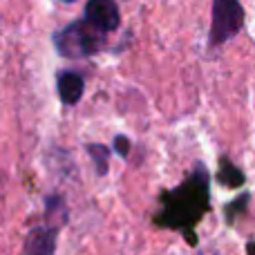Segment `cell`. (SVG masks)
I'll use <instances>...</instances> for the list:
<instances>
[{
    "mask_svg": "<svg viewBox=\"0 0 255 255\" xmlns=\"http://www.w3.org/2000/svg\"><path fill=\"white\" fill-rule=\"evenodd\" d=\"M208 211V172L202 163H195V170L177 188L161 195V211L154 217V224L163 229L179 231L190 244H195V226Z\"/></svg>",
    "mask_w": 255,
    "mask_h": 255,
    "instance_id": "cell-1",
    "label": "cell"
},
{
    "mask_svg": "<svg viewBox=\"0 0 255 255\" xmlns=\"http://www.w3.org/2000/svg\"><path fill=\"white\" fill-rule=\"evenodd\" d=\"M108 43V36L88 20H74L54 34V45L65 58H88L99 54Z\"/></svg>",
    "mask_w": 255,
    "mask_h": 255,
    "instance_id": "cell-2",
    "label": "cell"
},
{
    "mask_svg": "<svg viewBox=\"0 0 255 255\" xmlns=\"http://www.w3.org/2000/svg\"><path fill=\"white\" fill-rule=\"evenodd\" d=\"M244 25V7L240 0H213L211 45H222L238 36Z\"/></svg>",
    "mask_w": 255,
    "mask_h": 255,
    "instance_id": "cell-3",
    "label": "cell"
},
{
    "mask_svg": "<svg viewBox=\"0 0 255 255\" xmlns=\"http://www.w3.org/2000/svg\"><path fill=\"white\" fill-rule=\"evenodd\" d=\"M85 20L92 27H97L103 34H112L121 27L119 7L115 0H88L85 4Z\"/></svg>",
    "mask_w": 255,
    "mask_h": 255,
    "instance_id": "cell-4",
    "label": "cell"
},
{
    "mask_svg": "<svg viewBox=\"0 0 255 255\" xmlns=\"http://www.w3.org/2000/svg\"><path fill=\"white\" fill-rule=\"evenodd\" d=\"M58 226L45 224L29 231L25 240V255H54L56 253Z\"/></svg>",
    "mask_w": 255,
    "mask_h": 255,
    "instance_id": "cell-5",
    "label": "cell"
},
{
    "mask_svg": "<svg viewBox=\"0 0 255 255\" xmlns=\"http://www.w3.org/2000/svg\"><path fill=\"white\" fill-rule=\"evenodd\" d=\"M56 88H58V99H61L65 106H76L83 97V76L76 74V72H61L56 76Z\"/></svg>",
    "mask_w": 255,
    "mask_h": 255,
    "instance_id": "cell-6",
    "label": "cell"
},
{
    "mask_svg": "<svg viewBox=\"0 0 255 255\" xmlns=\"http://www.w3.org/2000/svg\"><path fill=\"white\" fill-rule=\"evenodd\" d=\"M222 186H229V188H240L244 184V172L238 166L231 163V159H222L220 161V175H217Z\"/></svg>",
    "mask_w": 255,
    "mask_h": 255,
    "instance_id": "cell-7",
    "label": "cell"
},
{
    "mask_svg": "<svg viewBox=\"0 0 255 255\" xmlns=\"http://www.w3.org/2000/svg\"><path fill=\"white\" fill-rule=\"evenodd\" d=\"M85 150L90 152V159H92L94 168H97L99 175H106L108 172V159H110V150L103 143H88Z\"/></svg>",
    "mask_w": 255,
    "mask_h": 255,
    "instance_id": "cell-8",
    "label": "cell"
},
{
    "mask_svg": "<svg viewBox=\"0 0 255 255\" xmlns=\"http://www.w3.org/2000/svg\"><path fill=\"white\" fill-rule=\"evenodd\" d=\"M247 202H249V195H244V197H238L229 208H226V220H229L231 224L235 222V213H240V208L247 206Z\"/></svg>",
    "mask_w": 255,
    "mask_h": 255,
    "instance_id": "cell-9",
    "label": "cell"
},
{
    "mask_svg": "<svg viewBox=\"0 0 255 255\" xmlns=\"http://www.w3.org/2000/svg\"><path fill=\"white\" fill-rule=\"evenodd\" d=\"M115 150L119 152V157L128 159V154H130V139H128L126 134H117L115 136Z\"/></svg>",
    "mask_w": 255,
    "mask_h": 255,
    "instance_id": "cell-10",
    "label": "cell"
},
{
    "mask_svg": "<svg viewBox=\"0 0 255 255\" xmlns=\"http://www.w3.org/2000/svg\"><path fill=\"white\" fill-rule=\"evenodd\" d=\"M247 251H249V255H255V242H249Z\"/></svg>",
    "mask_w": 255,
    "mask_h": 255,
    "instance_id": "cell-11",
    "label": "cell"
},
{
    "mask_svg": "<svg viewBox=\"0 0 255 255\" xmlns=\"http://www.w3.org/2000/svg\"><path fill=\"white\" fill-rule=\"evenodd\" d=\"M63 2H76V0H63Z\"/></svg>",
    "mask_w": 255,
    "mask_h": 255,
    "instance_id": "cell-12",
    "label": "cell"
}]
</instances>
